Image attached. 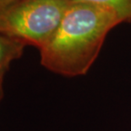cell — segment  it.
<instances>
[{"instance_id":"obj_4","label":"cell","mask_w":131,"mask_h":131,"mask_svg":"<svg viewBox=\"0 0 131 131\" xmlns=\"http://www.w3.org/2000/svg\"><path fill=\"white\" fill-rule=\"evenodd\" d=\"M107 7L119 16L122 22L131 21V0H72Z\"/></svg>"},{"instance_id":"obj_5","label":"cell","mask_w":131,"mask_h":131,"mask_svg":"<svg viewBox=\"0 0 131 131\" xmlns=\"http://www.w3.org/2000/svg\"><path fill=\"white\" fill-rule=\"evenodd\" d=\"M19 1H20V0H0V11L6 9L7 7L10 6L11 4Z\"/></svg>"},{"instance_id":"obj_3","label":"cell","mask_w":131,"mask_h":131,"mask_svg":"<svg viewBox=\"0 0 131 131\" xmlns=\"http://www.w3.org/2000/svg\"><path fill=\"white\" fill-rule=\"evenodd\" d=\"M26 46L17 39L0 34V77L4 76L12 62L22 56Z\"/></svg>"},{"instance_id":"obj_6","label":"cell","mask_w":131,"mask_h":131,"mask_svg":"<svg viewBox=\"0 0 131 131\" xmlns=\"http://www.w3.org/2000/svg\"><path fill=\"white\" fill-rule=\"evenodd\" d=\"M3 81H4V76L0 77V101L3 98L4 96V90H3Z\"/></svg>"},{"instance_id":"obj_1","label":"cell","mask_w":131,"mask_h":131,"mask_svg":"<svg viewBox=\"0 0 131 131\" xmlns=\"http://www.w3.org/2000/svg\"><path fill=\"white\" fill-rule=\"evenodd\" d=\"M120 23L116 12L107 7L73 1L56 31L40 49L41 65L64 76L85 74L107 33Z\"/></svg>"},{"instance_id":"obj_2","label":"cell","mask_w":131,"mask_h":131,"mask_svg":"<svg viewBox=\"0 0 131 131\" xmlns=\"http://www.w3.org/2000/svg\"><path fill=\"white\" fill-rule=\"evenodd\" d=\"M72 0H20L0 11V34L40 50L62 21Z\"/></svg>"}]
</instances>
